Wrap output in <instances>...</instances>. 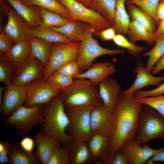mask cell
Returning a JSON list of instances; mask_svg holds the SVG:
<instances>
[{"label":"cell","mask_w":164,"mask_h":164,"mask_svg":"<svg viewBox=\"0 0 164 164\" xmlns=\"http://www.w3.org/2000/svg\"><path fill=\"white\" fill-rule=\"evenodd\" d=\"M60 94L65 108L94 107L103 103L97 84L87 79H75Z\"/></svg>","instance_id":"3957f363"},{"label":"cell","mask_w":164,"mask_h":164,"mask_svg":"<svg viewBox=\"0 0 164 164\" xmlns=\"http://www.w3.org/2000/svg\"><path fill=\"white\" fill-rule=\"evenodd\" d=\"M6 87L0 110L1 114L7 117L24 105L26 97V91L25 86L15 85L11 82Z\"/></svg>","instance_id":"5bb4252c"},{"label":"cell","mask_w":164,"mask_h":164,"mask_svg":"<svg viewBox=\"0 0 164 164\" xmlns=\"http://www.w3.org/2000/svg\"><path fill=\"white\" fill-rule=\"evenodd\" d=\"M6 88V87H0V105L1 104L2 101V92Z\"/></svg>","instance_id":"db71d44e"},{"label":"cell","mask_w":164,"mask_h":164,"mask_svg":"<svg viewBox=\"0 0 164 164\" xmlns=\"http://www.w3.org/2000/svg\"><path fill=\"white\" fill-rule=\"evenodd\" d=\"M47 164H71L68 147H59L54 153Z\"/></svg>","instance_id":"ab89813d"},{"label":"cell","mask_w":164,"mask_h":164,"mask_svg":"<svg viewBox=\"0 0 164 164\" xmlns=\"http://www.w3.org/2000/svg\"><path fill=\"white\" fill-rule=\"evenodd\" d=\"M137 98H144L160 96L164 94V83L157 87L148 90H140L135 93Z\"/></svg>","instance_id":"7bdbcfd3"},{"label":"cell","mask_w":164,"mask_h":164,"mask_svg":"<svg viewBox=\"0 0 164 164\" xmlns=\"http://www.w3.org/2000/svg\"><path fill=\"white\" fill-rule=\"evenodd\" d=\"M26 97L24 105L31 107L46 104L59 94L62 89L52 86L46 79H39L26 85Z\"/></svg>","instance_id":"30bf717a"},{"label":"cell","mask_w":164,"mask_h":164,"mask_svg":"<svg viewBox=\"0 0 164 164\" xmlns=\"http://www.w3.org/2000/svg\"><path fill=\"white\" fill-rule=\"evenodd\" d=\"M14 44L11 38L4 31L0 33V51L6 54Z\"/></svg>","instance_id":"f6af8a7d"},{"label":"cell","mask_w":164,"mask_h":164,"mask_svg":"<svg viewBox=\"0 0 164 164\" xmlns=\"http://www.w3.org/2000/svg\"><path fill=\"white\" fill-rule=\"evenodd\" d=\"M29 35L52 43L71 42L67 38L50 28L38 26L29 29Z\"/></svg>","instance_id":"f1b7e54d"},{"label":"cell","mask_w":164,"mask_h":164,"mask_svg":"<svg viewBox=\"0 0 164 164\" xmlns=\"http://www.w3.org/2000/svg\"><path fill=\"white\" fill-rule=\"evenodd\" d=\"M88 8H91L94 0H74Z\"/></svg>","instance_id":"f5cc1de1"},{"label":"cell","mask_w":164,"mask_h":164,"mask_svg":"<svg viewBox=\"0 0 164 164\" xmlns=\"http://www.w3.org/2000/svg\"><path fill=\"white\" fill-rule=\"evenodd\" d=\"M31 53L30 42L28 39H25L14 44L5 54L16 67L26 60Z\"/></svg>","instance_id":"4316f807"},{"label":"cell","mask_w":164,"mask_h":164,"mask_svg":"<svg viewBox=\"0 0 164 164\" xmlns=\"http://www.w3.org/2000/svg\"><path fill=\"white\" fill-rule=\"evenodd\" d=\"M0 5L1 9L6 12L8 16L3 31L11 38L14 44L21 40L28 39L29 28L26 22L6 0H0Z\"/></svg>","instance_id":"7c38bea8"},{"label":"cell","mask_w":164,"mask_h":164,"mask_svg":"<svg viewBox=\"0 0 164 164\" xmlns=\"http://www.w3.org/2000/svg\"><path fill=\"white\" fill-rule=\"evenodd\" d=\"M164 18V0H161L158 6L156 15L154 20L156 22H157Z\"/></svg>","instance_id":"681fc988"},{"label":"cell","mask_w":164,"mask_h":164,"mask_svg":"<svg viewBox=\"0 0 164 164\" xmlns=\"http://www.w3.org/2000/svg\"><path fill=\"white\" fill-rule=\"evenodd\" d=\"M45 105L40 132L55 138L62 145L68 146L74 139L66 132L70 121L60 93Z\"/></svg>","instance_id":"7a4b0ae2"},{"label":"cell","mask_w":164,"mask_h":164,"mask_svg":"<svg viewBox=\"0 0 164 164\" xmlns=\"http://www.w3.org/2000/svg\"><path fill=\"white\" fill-rule=\"evenodd\" d=\"M94 33L104 41L113 40L117 34L112 26Z\"/></svg>","instance_id":"bcb514c9"},{"label":"cell","mask_w":164,"mask_h":164,"mask_svg":"<svg viewBox=\"0 0 164 164\" xmlns=\"http://www.w3.org/2000/svg\"><path fill=\"white\" fill-rule=\"evenodd\" d=\"M143 104L153 108L164 117V94L160 96L144 98H137Z\"/></svg>","instance_id":"f35d334b"},{"label":"cell","mask_w":164,"mask_h":164,"mask_svg":"<svg viewBox=\"0 0 164 164\" xmlns=\"http://www.w3.org/2000/svg\"><path fill=\"white\" fill-rule=\"evenodd\" d=\"M116 0H94L91 8L107 19L112 25Z\"/></svg>","instance_id":"d6a6232c"},{"label":"cell","mask_w":164,"mask_h":164,"mask_svg":"<svg viewBox=\"0 0 164 164\" xmlns=\"http://www.w3.org/2000/svg\"><path fill=\"white\" fill-rule=\"evenodd\" d=\"M9 158L11 164H39L40 161L36 156L26 152L21 147L12 144L10 149Z\"/></svg>","instance_id":"4dcf8cb0"},{"label":"cell","mask_w":164,"mask_h":164,"mask_svg":"<svg viewBox=\"0 0 164 164\" xmlns=\"http://www.w3.org/2000/svg\"><path fill=\"white\" fill-rule=\"evenodd\" d=\"M93 108H65L70 121L67 128L68 135L73 139L87 142L91 137L93 134L91 128L90 117Z\"/></svg>","instance_id":"52a82bcc"},{"label":"cell","mask_w":164,"mask_h":164,"mask_svg":"<svg viewBox=\"0 0 164 164\" xmlns=\"http://www.w3.org/2000/svg\"><path fill=\"white\" fill-rule=\"evenodd\" d=\"M117 71L114 65L110 62L93 63L87 70L80 73L73 79H87L97 84L102 80Z\"/></svg>","instance_id":"d6986e66"},{"label":"cell","mask_w":164,"mask_h":164,"mask_svg":"<svg viewBox=\"0 0 164 164\" xmlns=\"http://www.w3.org/2000/svg\"><path fill=\"white\" fill-rule=\"evenodd\" d=\"M43 105H22L8 116L5 123L14 127L19 134L27 135L34 126L43 121Z\"/></svg>","instance_id":"8992f818"},{"label":"cell","mask_w":164,"mask_h":164,"mask_svg":"<svg viewBox=\"0 0 164 164\" xmlns=\"http://www.w3.org/2000/svg\"><path fill=\"white\" fill-rule=\"evenodd\" d=\"M45 66L31 53L28 57L16 67L11 83L25 86L31 82L43 78Z\"/></svg>","instance_id":"8fae6325"},{"label":"cell","mask_w":164,"mask_h":164,"mask_svg":"<svg viewBox=\"0 0 164 164\" xmlns=\"http://www.w3.org/2000/svg\"><path fill=\"white\" fill-rule=\"evenodd\" d=\"M117 45L125 48L131 55L140 58L142 53L147 49L138 46L128 41L122 35L117 34L113 40Z\"/></svg>","instance_id":"d590c367"},{"label":"cell","mask_w":164,"mask_h":164,"mask_svg":"<svg viewBox=\"0 0 164 164\" xmlns=\"http://www.w3.org/2000/svg\"><path fill=\"white\" fill-rule=\"evenodd\" d=\"M97 164H128L127 159L120 150L114 152H109Z\"/></svg>","instance_id":"60d3db41"},{"label":"cell","mask_w":164,"mask_h":164,"mask_svg":"<svg viewBox=\"0 0 164 164\" xmlns=\"http://www.w3.org/2000/svg\"><path fill=\"white\" fill-rule=\"evenodd\" d=\"M87 142L74 139L68 146L71 164H87L93 161Z\"/></svg>","instance_id":"44dd1931"},{"label":"cell","mask_w":164,"mask_h":164,"mask_svg":"<svg viewBox=\"0 0 164 164\" xmlns=\"http://www.w3.org/2000/svg\"><path fill=\"white\" fill-rule=\"evenodd\" d=\"M85 34L80 42V51L76 60L80 73L87 70L97 57L106 55H116L125 53L123 50L110 49L101 46L93 37L94 32L91 25L84 24Z\"/></svg>","instance_id":"5b68a950"},{"label":"cell","mask_w":164,"mask_h":164,"mask_svg":"<svg viewBox=\"0 0 164 164\" xmlns=\"http://www.w3.org/2000/svg\"><path fill=\"white\" fill-rule=\"evenodd\" d=\"M6 0L26 22L29 29L39 26L42 23V18L40 12L39 7H28L19 0Z\"/></svg>","instance_id":"ffe728a7"},{"label":"cell","mask_w":164,"mask_h":164,"mask_svg":"<svg viewBox=\"0 0 164 164\" xmlns=\"http://www.w3.org/2000/svg\"><path fill=\"white\" fill-rule=\"evenodd\" d=\"M78 20L72 21L60 27L50 28L69 39L71 42H80L85 34L84 24Z\"/></svg>","instance_id":"603a6c76"},{"label":"cell","mask_w":164,"mask_h":164,"mask_svg":"<svg viewBox=\"0 0 164 164\" xmlns=\"http://www.w3.org/2000/svg\"><path fill=\"white\" fill-rule=\"evenodd\" d=\"M128 0H116V9L114 17L113 27L116 34H127L130 21L129 16L126 11L125 3Z\"/></svg>","instance_id":"d4e9b609"},{"label":"cell","mask_w":164,"mask_h":164,"mask_svg":"<svg viewBox=\"0 0 164 164\" xmlns=\"http://www.w3.org/2000/svg\"><path fill=\"white\" fill-rule=\"evenodd\" d=\"M87 142L93 161L96 162V164L101 161L109 152V137L94 134Z\"/></svg>","instance_id":"7402d4cb"},{"label":"cell","mask_w":164,"mask_h":164,"mask_svg":"<svg viewBox=\"0 0 164 164\" xmlns=\"http://www.w3.org/2000/svg\"><path fill=\"white\" fill-rule=\"evenodd\" d=\"M155 41L164 37V18L159 21L158 28L153 32Z\"/></svg>","instance_id":"c3c4849f"},{"label":"cell","mask_w":164,"mask_h":164,"mask_svg":"<svg viewBox=\"0 0 164 164\" xmlns=\"http://www.w3.org/2000/svg\"><path fill=\"white\" fill-rule=\"evenodd\" d=\"M80 46V42L53 43L50 59L45 67L43 78L46 79L52 73L65 63L76 60Z\"/></svg>","instance_id":"9c48e42d"},{"label":"cell","mask_w":164,"mask_h":164,"mask_svg":"<svg viewBox=\"0 0 164 164\" xmlns=\"http://www.w3.org/2000/svg\"><path fill=\"white\" fill-rule=\"evenodd\" d=\"M155 138L164 140V117L150 107L143 104L134 140L142 145Z\"/></svg>","instance_id":"277c9868"},{"label":"cell","mask_w":164,"mask_h":164,"mask_svg":"<svg viewBox=\"0 0 164 164\" xmlns=\"http://www.w3.org/2000/svg\"><path fill=\"white\" fill-rule=\"evenodd\" d=\"M151 158L156 163L158 162L164 163V146L158 149L157 152Z\"/></svg>","instance_id":"816d5d0a"},{"label":"cell","mask_w":164,"mask_h":164,"mask_svg":"<svg viewBox=\"0 0 164 164\" xmlns=\"http://www.w3.org/2000/svg\"><path fill=\"white\" fill-rule=\"evenodd\" d=\"M114 109L103 103L93 107L90 117L93 134H99L110 138L114 130Z\"/></svg>","instance_id":"4fadbf2b"},{"label":"cell","mask_w":164,"mask_h":164,"mask_svg":"<svg viewBox=\"0 0 164 164\" xmlns=\"http://www.w3.org/2000/svg\"><path fill=\"white\" fill-rule=\"evenodd\" d=\"M100 97L105 105L114 109L120 92V86L116 79L107 77L97 84Z\"/></svg>","instance_id":"ac0fdd59"},{"label":"cell","mask_w":164,"mask_h":164,"mask_svg":"<svg viewBox=\"0 0 164 164\" xmlns=\"http://www.w3.org/2000/svg\"><path fill=\"white\" fill-rule=\"evenodd\" d=\"M40 8V12L42 17V22L39 26L41 27H60L73 21L57 13Z\"/></svg>","instance_id":"1f68e13d"},{"label":"cell","mask_w":164,"mask_h":164,"mask_svg":"<svg viewBox=\"0 0 164 164\" xmlns=\"http://www.w3.org/2000/svg\"><path fill=\"white\" fill-rule=\"evenodd\" d=\"M29 7L38 6L57 13L71 20L73 18L67 9L58 0H19Z\"/></svg>","instance_id":"83f0119b"},{"label":"cell","mask_w":164,"mask_h":164,"mask_svg":"<svg viewBox=\"0 0 164 164\" xmlns=\"http://www.w3.org/2000/svg\"><path fill=\"white\" fill-rule=\"evenodd\" d=\"M16 67L5 54L0 52V81L6 86L11 82Z\"/></svg>","instance_id":"e575fe53"},{"label":"cell","mask_w":164,"mask_h":164,"mask_svg":"<svg viewBox=\"0 0 164 164\" xmlns=\"http://www.w3.org/2000/svg\"><path fill=\"white\" fill-rule=\"evenodd\" d=\"M127 6L129 17L132 20L137 21L152 32L155 31V21L149 14L134 4L127 2Z\"/></svg>","instance_id":"f546056e"},{"label":"cell","mask_w":164,"mask_h":164,"mask_svg":"<svg viewBox=\"0 0 164 164\" xmlns=\"http://www.w3.org/2000/svg\"><path fill=\"white\" fill-rule=\"evenodd\" d=\"M127 34L129 41L133 43L143 41L152 45L155 42L153 32L150 31L143 25L134 20L132 19L130 22Z\"/></svg>","instance_id":"484cf974"},{"label":"cell","mask_w":164,"mask_h":164,"mask_svg":"<svg viewBox=\"0 0 164 164\" xmlns=\"http://www.w3.org/2000/svg\"><path fill=\"white\" fill-rule=\"evenodd\" d=\"M56 71L66 74L73 78L80 73L76 60L71 61L65 63Z\"/></svg>","instance_id":"b9f144b4"},{"label":"cell","mask_w":164,"mask_h":164,"mask_svg":"<svg viewBox=\"0 0 164 164\" xmlns=\"http://www.w3.org/2000/svg\"><path fill=\"white\" fill-rule=\"evenodd\" d=\"M164 69V54L159 59L153 68L151 72L153 74L159 73Z\"/></svg>","instance_id":"f907efd6"},{"label":"cell","mask_w":164,"mask_h":164,"mask_svg":"<svg viewBox=\"0 0 164 164\" xmlns=\"http://www.w3.org/2000/svg\"><path fill=\"white\" fill-rule=\"evenodd\" d=\"M31 53L46 67L49 61L53 43L30 35L28 37Z\"/></svg>","instance_id":"cb8c5ba5"},{"label":"cell","mask_w":164,"mask_h":164,"mask_svg":"<svg viewBox=\"0 0 164 164\" xmlns=\"http://www.w3.org/2000/svg\"><path fill=\"white\" fill-rule=\"evenodd\" d=\"M12 144L9 142L1 141L0 142V163H10L9 152Z\"/></svg>","instance_id":"ee69618b"},{"label":"cell","mask_w":164,"mask_h":164,"mask_svg":"<svg viewBox=\"0 0 164 164\" xmlns=\"http://www.w3.org/2000/svg\"><path fill=\"white\" fill-rule=\"evenodd\" d=\"M156 162L154 161L151 158L147 160L144 164H156Z\"/></svg>","instance_id":"11a10c76"},{"label":"cell","mask_w":164,"mask_h":164,"mask_svg":"<svg viewBox=\"0 0 164 164\" xmlns=\"http://www.w3.org/2000/svg\"><path fill=\"white\" fill-rule=\"evenodd\" d=\"M35 144V141L32 138L26 137L20 141L19 145L24 150L32 155H34L33 153Z\"/></svg>","instance_id":"7dc6e473"},{"label":"cell","mask_w":164,"mask_h":164,"mask_svg":"<svg viewBox=\"0 0 164 164\" xmlns=\"http://www.w3.org/2000/svg\"><path fill=\"white\" fill-rule=\"evenodd\" d=\"M134 73H136L135 79L132 85L128 89L121 91L120 94L123 95L132 94L139 89L148 86H159L164 80V75L156 77L150 74L145 68L143 62L138 61Z\"/></svg>","instance_id":"9a60e30c"},{"label":"cell","mask_w":164,"mask_h":164,"mask_svg":"<svg viewBox=\"0 0 164 164\" xmlns=\"http://www.w3.org/2000/svg\"><path fill=\"white\" fill-rule=\"evenodd\" d=\"M161 0H128L127 2L138 6L155 19L159 4Z\"/></svg>","instance_id":"74e56055"},{"label":"cell","mask_w":164,"mask_h":164,"mask_svg":"<svg viewBox=\"0 0 164 164\" xmlns=\"http://www.w3.org/2000/svg\"><path fill=\"white\" fill-rule=\"evenodd\" d=\"M143 105L135 94H119L114 109V129L109 138V152L120 150L127 143L134 139Z\"/></svg>","instance_id":"6da1fadb"},{"label":"cell","mask_w":164,"mask_h":164,"mask_svg":"<svg viewBox=\"0 0 164 164\" xmlns=\"http://www.w3.org/2000/svg\"><path fill=\"white\" fill-rule=\"evenodd\" d=\"M34 141L36 147L35 154L42 164H47L55 152L62 145L55 138L40 132L36 135Z\"/></svg>","instance_id":"e0dca14e"},{"label":"cell","mask_w":164,"mask_h":164,"mask_svg":"<svg viewBox=\"0 0 164 164\" xmlns=\"http://www.w3.org/2000/svg\"><path fill=\"white\" fill-rule=\"evenodd\" d=\"M155 42L153 47L143 54L144 56L148 57L145 68L150 73L157 62L164 54V37Z\"/></svg>","instance_id":"836d02e7"},{"label":"cell","mask_w":164,"mask_h":164,"mask_svg":"<svg viewBox=\"0 0 164 164\" xmlns=\"http://www.w3.org/2000/svg\"><path fill=\"white\" fill-rule=\"evenodd\" d=\"M58 1L68 10L73 20H78L91 25L94 30V33L112 26L107 19L91 8L74 0Z\"/></svg>","instance_id":"ba28073f"},{"label":"cell","mask_w":164,"mask_h":164,"mask_svg":"<svg viewBox=\"0 0 164 164\" xmlns=\"http://www.w3.org/2000/svg\"><path fill=\"white\" fill-rule=\"evenodd\" d=\"M125 155L129 164H144L157 152L145 144L143 147L134 139L125 145L120 149Z\"/></svg>","instance_id":"2e32d148"},{"label":"cell","mask_w":164,"mask_h":164,"mask_svg":"<svg viewBox=\"0 0 164 164\" xmlns=\"http://www.w3.org/2000/svg\"><path fill=\"white\" fill-rule=\"evenodd\" d=\"M46 79L54 87L62 90L70 85L74 81L73 77L56 70L52 73Z\"/></svg>","instance_id":"8d00e7d4"}]
</instances>
